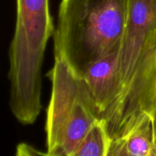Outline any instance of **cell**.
Listing matches in <instances>:
<instances>
[{
    "instance_id": "cell-1",
    "label": "cell",
    "mask_w": 156,
    "mask_h": 156,
    "mask_svg": "<svg viewBox=\"0 0 156 156\" xmlns=\"http://www.w3.org/2000/svg\"><path fill=\"white\" fill-rule=\"evenodd\" d=\"M119 94L105 119L111 140L151 112L156 87V0H129L118 50Z\"/></svg>"
},
{
    "instance_id": "cell-6",
    "label": "cell",
    "mask_w": 156,
    "mask_h": 156,
    "mask_svg": "<svg viewBox=\"0 0 156 156\" xmlns=\"http://www.w3.org/2000/svg\"><path fill=\"white\" fill-rule=\"evenodd\" d=\"M108 156H156L152 113L145 112L129 129L111 140Z\"/></svg>"
},
{
    "instance_id": "cell-7",
    "label": "cell",
    "mask_w": 156,
    "mask_h": 156,
    "mask_svg": "<svg viewBox=\"0 0 156 156\" xmlns=\"http://www.w3.org/2000/svg\"><path fill=\"white\" fill-rule=\"evenodd\" d=\"M111 143L106 121L99 118L88 129L73 156H108Z\"/></svg>"
},
{
    "instance_id": "cell-2",
    "label": "cell",
    "mask_w": 156,
    "mask_h": 156,
    "mask_svg": "<svg viewBox=\"0 0 156 156\" xmlns=\"http://www.w3.org/2000/svg\"><path fill=\"white\" fill-rule=\"evenodd\" d=\"M128 11L129 0H62L54 55L82 77L90 64L119 50Z\"/></svg>"
},
{
    "instance_id": "cell-3",
    "label": "cell",
    "mask_w": 156,
    "mask_h": 156,
    "mask_svg": "<svg viewBox=\"0 0 156 156\" xmlns=\"http://www.w3.org/2000/svg\"><path fill=\"white\" fill-rule=\"evenodd\" d=\"M55 31L49 0H16V21L9 50L10 105L23 125L33 124L41 108V69Z\"/></svg>"
},
{
    "instance_id": "cell-5",
    "label": "cell",
    "mask_w": 156,
    "mask_h": 156,
    "mask_svg": "<svg viewBox=\"0 0 156 156\" xmlns=\"http://www.w3.org/2000/svg\"><path fill=\"white\" fill-rule=\"evenodd\" d=\"M118 50L90 64L82 76L98 115L104 120L118 97Z\"/></svg>"
},
{
    "instance_id": "cell-8",
    "label": "cell",
    "mask_w": 156,
    "mask_h": 156,
    "mask_svg": "<svg viewBox=\"0 0 156 156\" xmlns=\"http://www.w3.org/2000/svg\"><path fill=\"white\" fill-rule=\"evenodd\" d=\"M27 151L28 153L27 155H47V153H44V152H41L39 151H37L36 149H34L32 146H28L27 144H24V143H21V144L18 145V147H17V155H21L24 152Z\"/></svg>"
},
{
    "instance_id": "cell-4",
    "label": "cell",
    "mask_w": 156,
    "mask_h": 156,
    "mask_svg": "<svg viewBox=\"0 0 156 156\" xmlns=\"http://www.w3.org/2000/svg\"><path fill=\"white\" fill-rule=\"evenodd\" d=\"M47 73L52 93L47 110L45 131L49 156H73L98 115L82 77L66 61L54 55Z\"/></svg>"
},
{
    "instance_id": "cell-9",
    "label": "cell",
    "mask_w": 156,
    "mask_h": 156,
    "mask_svg": "<svg viewBox=\"0 0 156 156\" xmlns=\"http://www.w3.org/2000/svg\"><path fill=\"white\" fill-rule=\"evenodd\" d=\"M152 115L153 117V122H154V127H155V136H156V87H155V97H154L153 101V105H152Z\"/></svg>"
}]
</instances>
